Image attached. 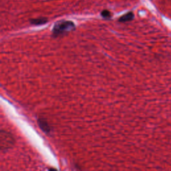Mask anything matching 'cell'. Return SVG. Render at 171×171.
Returning a JSON list of instances; mask_svg holds the SVG:
<instances>
[{"instance_id":"cell-1","label":"cell","mask_w":171,"mask_h":171,"mask_svg":"<svg viewBox=\"0 0 171 171\" xmlns=\"http://www.w3.org/2000/svg\"><path fill=\"white\" fill-rule=\"evenodd\" d=\"M75 30V25L71 21L61 20L55 24L52 33L54 36H58Z\"/></svg>"},{"instance_id":"cell-2","label":"cell","mask_w":171,"mask_h":171,"mask_svg":"<svg viewBox=\"0 0 171 171\" xmlns=\"http://www.w3.org/2000/svg\"><path fill=\"white\" fill-rule=\"evenodd\" d=\"M15 144V139L9 132L1 130L0 132V150L1 152L12 148Z\"/></svg>"},{"instance_id":"cell-3","label":"cell","mask_w":171,"mask_h":171,"mask_svg":"<svg viewBox=\"0 0 171 171\" xmlns=\"http://www.w3.org/2000/svg\"><path fill=\"white\" fill-rule=\"evenodd\" d=\"M38 124L39 127L42 130L44 133L48 134L50 133V127L49 124H47V121L44 118H39L38 120Z\"/></svg>"},{"instance_id":"cell-4","label":"cell","mask_w":171,"mask_h":171,"mask_svg":"<svg viewBox=\"0 0 171 171\" xmlns=\"http://www.w3.org/2000/svg\"><path fill=\"white\" fill-rule=\"evenodd\" d=\"M134 17V13L133 12H128L127 13H126L125 15L120 17L118 19V21H120V22L130 21L131 20H133Z\"/></svg>"},{"instance_id":"cell-5","label":"cell","mask_w":171,"mask_h":171,"mask_svg":"<svg viewBox=\"0 0 171 171\" xmlns=\"http://www.w3.org/2000/svg\"><path fill=\"white\" fill-rule=\"evenodd\" d=\"M47 18H40L37 19H31L30 23L33 25H35V26H39V25L45 24L46 23H47Z\"/></svg>"},{"instance_id":"cell-6","label":"cell","mask_w":171,"mask_h":171,"mask_svg":"<svg viewBox=\"0 0 171 171\" xmlns=\"http://www.w3.org/2000/svg\"><path fill=\"white\" fill-rule=\"evenodd\" d=\"M101 15L104 18H109L111 17V13L108 10H104L101 13Z\"/></svg>"}]
</instances>
